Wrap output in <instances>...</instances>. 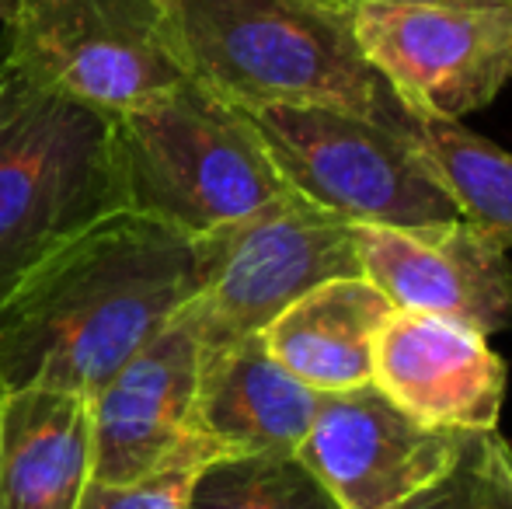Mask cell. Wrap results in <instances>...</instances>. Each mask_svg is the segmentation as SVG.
Here are the masks:
<instances>
[{"label":"cell","mask_w":512,"mask_h":509,"mask_svg":"<svg viewBox=\"0 0 512 509\" xmlns=\"http://www.w3.org/2000/svg\"><path fill=\"white\" fill-rule=\"evenodd\" d=\"M122 210L112 119L0 63V304L53 248Z\"/></svg>","instance_id":"4"},{"label":"cell","mask_w":512,"mask_h":509,"mask_svg":"<svg viewBox=\"0 0 512 509\" xmlns=\"http://www.w3.org/2000/svg\"><path fill=\"white\" fill-rule=\"evenodd\" d=\"M328 4H338V7H352L349 0H328Z\"/></svg>","instance_id":"21"},{"label":"cell","mask_w":512,"mask_h":509,"mask_svg":"<svg viewBox=\"0 0 512 509\" xmlns=\"http://www.w3.org/2000/svg\"><path fill=\"white\" fill-rule=\"evenodd\" d=\"M394 304L366 276H342L307 290L269 321L265 349L317 394L352 391L373 377V342Z\"/></svg>","instance_id":"15"},{"label":"cell","mask_w":512,"mask_h":509,"mask_svg":"<svg viewBox=\"0 0 512 509\" xmlns=\"http://www.w3.org/2000/svg\"><path fill=\"white\" fill-rule=\"evenodd\" d=\"M112 164L122 210L185 238H206L290 196L248 116L189 77L112 119Z\"/></svg>","instance_id":"3"},{"label":"cell","mask_w":512,"mask_h":509,"mask_svg":"<svg viewBox=\"0 0 512 509\" xmlns=\"http://www.w3.org/2000/svg\"><path fill=\"white\" fill-rule=\"evenodd\" d=\"M203 286L196 238L112 210L35 262L0 304V387L95 398Z\"/></svg>","instance_id":"1"},{"label":"cell","mask_w":512,"mask_h":509,"mask_svg":"<svg viewBox=\"0 0 512 509\" xmlns=\"http://www.w3.org/2000/svg\"><path fill=\"white\" fill-rule=\"evenodd\" d=\"M293 196L352 224H443L460 210L408 129L328 105L241 109Z\"/></svg>","instance_id":"5"},{"label":"cell","mask_w":512,"mask_h":509,"mask_svg":"<svg viewBox=\"0 0 512 509\" xmlns=\"http://www.w3.org/2000/svg\"><path fill=\"white\" fill-rule=\"evenodd\" d=\"M363 276L394 311L457 321L488 339L512 325L509 248L478 224H356Z\"/></svg>","instance_id":"11"},{"label":"cell","mask_w":512,"mask_h":509,"mask_svg":"<svg viewBox=\"0 0 512 509\" xmlns=\"http://www.w3.org/2000/svg\"><path fill=\"white\" fill-rule=\"evenodd\" d=\"M203 286L185 307L206 353L262 335L307 290L363 276L356 224L300 196L196 238Z\"/></svg>","instance_id":"6"},{"label":"cell","mask_w":512,"mask_h":509,"mask_svg":"<svg viewBox=\"0 0 512 509\" xmlns=\"http://www.w3.org/2000/svg\"><path fill=\"white\" fill-rule=\"evenodd\" d=\"M11 7H14V0H0V25L7 21V14H11Z\"/></svg>","instance_id":"20"},{"label":"cell","mask_w":512,"mask_h":509,"mask_svg":"<svg viewBox=\"0 0 512 509\" xmlns=\"http://www.w3.org/2000/svg\"><path fill=\"white\" fill-rule=\"evenodd\" d=\"M349 4H363V0H349Z\"/></svg>","instance_id":"22"},{"label":"cell","mask_w":512,"mask_h":509,"mask_svg":"<svg viewBox=\"0 0 512 509\" xmlns=\"http://www.w3.org/2000/svg\"><path fill=\"white\" fill-rule=\"evenodd\" d=\"M370 384L422 426L478 433L499 426L509 367L474 328L394 311L373 342Z\"/></svg>","instance_id":"12"},{"label":"cell","mask_w":512,"mask_h":509,"mask_svg":"<svg viewBox=\"0 0 512 509\" xmlns=\"http://www.w3.org/2000/svg\"><path fill=\"white\" fill-rule=\"evenodd\" d=\"M164 35L182 74L237 109L328 105L408 129L405 105L359 49L352 7L328 0H168Z\"/></svg>","instance_id":"2"},{"label":"cell","mask_w":512,"mask_h":509,"mask_svg":"<svg viewBox=\"0 0 512 509\" xmlns=\"http://www.w3.org/2000/svg\"><path fill=\"white\" fill-rule=\"evenodd\" d=\"M408 133L460 217L512 248V154L446 119L408 116Z\"/></svg>","instance_id":"16"},{"label":"cell","mask_w":512,"mask_h":509,"mask_svg":"<svg viewBox=\"0 0 512 509\" xmlns=\"http://www.w3.org/2000/svg\"><path fill=\"white\" fill-rule=\"evenodd\" d=\"M199 367L203 346L182 311L98 387L91 398V482H140L189 450L213 447L196 433Z\"/></svg>","instance_id":"9"},{"label":"cell","mask_w":512,"mask_h":509,"mask_svg":"<svg viewBox=\"0 0 512 509\" xmlns=\"http://www.w3.org/2000/svg\"><path fill=\"white\" fill-rule=\"evenodd\" d=\"M321 405L314 387L279 367L262 335L203 356L196 433L223 457L297 454Z\"/></svg>","instance_id":"13"},{"label":"cell","mask_w":512,"mask_h":509,"mask_svg":"<svg viewBox=\"0 0 512 509\" xmlns=\"http://www.w3.org/2000/svg\"><path fill=\"white\" fill-rule=\"evenodd\" d=\"M460 429L422 426L373 384L321 394L297 457L345 509H401L464 447Z\"/></svg>","instance_id":"10"},{"label":"cell","mask_w":512,"mask_h":509,"mask_svg":"<svg viewBox=\"0 0 512 509\" xmlns=\"http://www.w3.org/2000/svg\"><path fill=\"white\" fill-rule=\"evenodd\" d=\"M401 509H512V447L499 426L467 433L450 468Z\"/></svg>","instance_id":"18"},{"label":"cell","mask_w":512,"mask_h":509,"mask_svg":"<svg viewBox=\"0 0 512 509\" xmlns=\"http://www.w3.org/2000/svg\"><path fill=\"white\" fill-rule=\"evenodd\" d=\"M223 457L213 447H199L171 461L168 468L129 485H98L88 482L77 509H189V492L196 475L209 461Z\"/></svg>","instance_id":"19"},{"label":"cell","mask_w":512,"mask_h":509,"mask_svg":"<svg viewBox=\"0 0 512 509\" xmlns=\"http://www.w3.org/2000/svg\"><path fill=\"white\" fill-rule=\"evenodd\" d=\"M352 32L408 116L460 123L512 81V0H363Z\"/></svg>","instance_id":"8"},{"label":"cell","mask_w":512,"mask_h":509,"mask_svg":"<svg viewBox=\"0 0 512 509\" xmlns=\"http://www.w3.org/2000/svg\"><path fill=\"white\" fill-rule=\"evenodd\" d=\"M91 482V401L0 387V509H77Z\"/></svg>","instance_id":"14"},{"label":"cell","mask_w":512,"mask_h":509,"mask_svg":"<svg viewBox=\"0 0 512 509\" xmlns=\"http://www.w3.org/2000/svg\"><path fill=\"white\" fill-rule=\"evenodd\" d=\"M189 509H345L297 454L216 457L196 475Z\"/></svg>","instance_id":"17"},{"label":"cell","mask_w":512,"mask_h":509,"mask_svg":"<svg viewBox=\"0 0 512 509\" xmlns=\"http://www.w3.org/2000/svg\"><path fill=\"white\" fill-rule=\"evenodd\" d=\"M168 0H14L0 63L115 119L185 81L164 35Z\"/></svg>","instance_id":"7"}]
</instances>
